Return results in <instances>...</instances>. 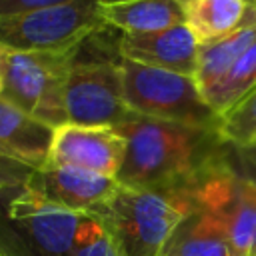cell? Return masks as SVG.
Returning <instances> with one entry per match:
<instances>
[{
  "label": "cell",
  "mask_w": 256,
  "mask_h": 256,
  "mask_svg": "<svg viewBox=\"0 0 256 256\" xmlns=\"http://www.w3.org/2000/svg\"><path fill=\"white\" fill-rule=\"evenodd\" d=\"M118 130L126 138V156L116 176L122 186L194 202L212 182L230 172V144L220 130L140 116Z\"/></svg>",
  "instance_id": "1"
},
{
  "label": "cell",
  "mask_w": 256,
  "mask_h": 256,
  "mask_svg": "<svg viewBox=\"0 0 256 256\" xmlns=\"http://www.w3.org/2000/svg\"><path fill=\"white\" fill-rule=\"evenodd\" d=\"M36 168L4 154L0 150V196L10 190H22Z\"/></svg>",
  "instance_id": "20"
},
{
  "label": "cell",
  "mask_w": 256,
  "mask_h": 256,
  "mask_svg": "<svg viewBox=\"0 0 256 256\" xmlns=\"http://www.w3.org/2000/svg\"><path fill=\"white\" fill-rule=\"evenodd\" d=\"M8 218L34 256H74L76 238L86 214L50 204L22 188L8 206Z\"/></svg>",
  "instance_id": "7"
},
{
  "label": "cell",
  "mask_w": 256,
  "mask_h": 256,
  "mask_svg": "<svg viewBox=\"0 0 256 256\" xmlns=\"http://www.w3.org/2000/svg\"><path fill=\"white\" fill-rule=\"evenodd\" d=\"M68 2H74V0H0V16L34 12V10H42V8L68 4Z\"/></svg>",
  "instance_id": "22"
},
{
  "label": "cell",
  "mask_w": 256,
  "mask_h": 256,
  "mask_svg": "<svg viewBox=\"0 0 256 256\" xmlns=\"http://www.w3.org/2000/svg\"><path fill=\"white\" fill-rule=\"evenodd\" d=\"M68 124L120 128L138 118L126 104L124 76L118 60L76 58L66 86Z\"/></svg>",
  "instance_id": "6"
},
{
  "label": "cell",
  "mask_w": 256,
  "mask_h": 256,
  "mask_svg": "<svg viewBox=\"0 0 256 256\" xmlns=\"http://www.w3.org/2000/svg\"><path fill=\"white\" fill-rule=\"evenodd\" d=\"M6 52H8V50H6V48H4L2 44H0V66H2V62H4V58H6Z\"/></svg>",
  "instance_id": "23"
},
{
  "label": "cell",
  "mask_w": 256,
  "mask_h": 256,
  "mask_svg": "<svg viewBox=\"0 0 256 256\" xmlns=\"http://www.w3.org/2000/svg\"><path fill=\"white\" fill-rule=\"evenodd\" d=\"M102 0H74L24 14L0 16V44L14 52H70L108 28Z\"/></svg>",
  "instance_id": "5"
},
{
  "label": "cell",
  "mask_w": 256,
  "mask_h": 256,
  "mask_svg": "<svg viewBox=\"0 0 256 256\" xmlns=\"http://www.w3.org/2000/svg\"><path fill=\"white\" fill-rule=\"evenodd\" d=\"M196 200L210 202L222 212L230 256H256V186L228 172Z\"/></svg>",
  "instance_id": "11"
},
{
  "label": "cell",
  "mask_w": 256,
  "mask_h": 256,
  "mask_svg": "<svg viewBox=\"0 0 256 256\" xmlns=\"http://www.w3.org/2000/svg\"><path fill=\"white\" fill-rule=\"evenodd\" d=\"M192 204L180 196L120 184L92 216L104 226L118 256H162Z\"/></svg>",
  "instance_id": "2"
},
{
  "label": "cell",
  "mask_w": 256,
  "mask_h": 256,
  "mask_svg": "<svg viewBox=\"0 0 256 256\" xmlns=\"http://www.w3.org/2000/svg\"><path fill=\"white\" fill-rule=\"evenodd\" d=\"M78 56L80 48L70 52L8 50L0 66V96L52 128L68 124L66 86Z\"/></svg>",
  "instance_id": "3"
},
{
  "label": "cell",
  "mask_w": 256,
  "mask_h": 256,
  "mask_svg": "<svg viewBox=\"0 0 256 256\" xmlns=\"http://www.w3.org/2000/svg\"><path fill=\"white\" fill-rule=\"evenodd\" d=\"M220 136L230 146H248L256 140V90L222 116Z\"/></svg>",
  "instance_id": "18"
},
{
  "label": "cell",
  "mask_w": 256,
  "mask_h": 256,
  "mask_svg": "<svg viewBox=\"0 0 256 256\" xmlns=\"http://www.w3.org/2000/svg\"><path fill=\"white\" fill-rule=\"evenodd\" d=\"M246 2H248V4L252 6V8H256V0H246Z\"/></svg>",
  "instance_id": "25"
},
{
  "label": "cell",
  "mask_w": 256,
  "mask_h": 256,
  "mask_svg": "<svg viewBox=\"0 0 256 256\" xmlns=\"http://www.w3.org/2000/svg\"><path fill=\"white\" fill-rule=\"evenodd\" d=\"M254 42H256V22L248 24L224 38L200 44L198 66H196L194 78L204 96L226 76V72L232 68V64Z\"/></svg>",
  "instance_id": "16"
},
{
  "label": "cell",
  "mask_w": 256,
  "mask_h": 256,
  "mask_svg": "<svg viewBox=\"0 0 256 256\" xmlns=\"http://www.w3.org/2000/svg\"><path fill=\"white\" fill-rule=\"evenodd\" d=\"M74 256H118L110 236L94 216H86L82 222L74 246Z\"/></svg>",
  "instance_id": "19"
},
{
  "label": "cell",
  "mask_w": 256,
  "mask_h": 256,
  "mask_svg": "<svg viewBox=\"0 0 256 256\" xmlns=\"http://www.w3.org/2000/svg\"><path fill=\"white\" fill-rule=\"evenodd\" d=\"M162 256H230L222 212L210 202L196 200Z\"/></svg>",
  "instance_id": "12"
},
{
  "label": "cell",
  "mask_w": 256,
  "mask_h": 256,
  "mask_svg": "<svg viewBox=\"0 0 256 256\" xmlns=\"http://www.w3.org/2000/svg\"><path fill=\"white\" fill-rule=\"evenodd\" d=\"M256 90V42L232 64L226 76L204 96L212 110L222 118Z\"/></svg>",
  "instance_id": "17"
},
{
  "label": "cell",
  "mask_w": 256,
  "mask_h": 256,
  "mask_svg": "<svg viewBox=\"0 0 256 256\" xmlns=\"http://www.w3.org/2000/svg\"><path fill=\"white\" fill-rule=\"evenodd\" d=\"M118 186L120 182L110 176L46 164L32 172L24 190L70 212L92 216L110 200Z\"/></svg>",
  "instance_id": "9"
},
{
  "label": "cell",
  "mask_w": 256,
  "mask_h": 256,
  "mask_svg": "<svg viewBox=\"0 0 256 256\" xmlns=\"http://www.w3.org/2000/svg\"><path fill=\"white\" fill-rule=\"evenodd\" d=\"M128 108L150 120L220 130L222 118L206 102L194 76L120 58Z\"/></svg>",
  "instance_id": "4"
},
{
  "label": "cell",
  "mask_w": 256,
  "mask_h": 256,
  "mask_svg": "<svg viewBox=\"0 0 256 256\" xmlns=\"http://www.w3.org/2000/svg\"><path fill=\"white\" fill-rule=\"evenodd\" d=\"M254 142H256V140H254Z\"/></svg>",
  "instance_id": "28"
},
{
  "label": "cell",
  "mask_w": 256,
  "mask_h": 256,
  "mask_svg": "<svg viewBox=\"0 0 256 256\" xmlns=\"http://www.w3.org/2000/svg\"><path fill=\"white\" fill-rule=\"evenodd\" d=\"M198 48L200 42L186 24H178L158 32L120 34L118 40L120 58L186 76L196 74Z\"/></svg>",
  "instance_id": "10"
},
{
  "label": "cell",
  "mask_w": 256,
  "mask_h": 256,
  "mask_svg": "<svg viewBox=\"0 0 256 256\" xmlns=\"http://www.w3.org/2000/svg\"><path fill=\"white\" fill-rule=\"evenodd\" d=\"M104 4H112V2H124V0H102Z\"/></svg>",
  "instance_id": "24"
},
{
  "label": "cell",
  "mask_w": 256,
  "mask_h": 256,
  "mask_svg": "<svg viewBox=\"0 0 256 256\" xmlns=\"http://www.w3.org/2000/svg\"><path fill=\"white\" fill-rule=\"evenodd\" d=\"M0 256H8V254H6V252H4L2 248H0Z\"/></svg>",
  "instance_id": "26"
},
{
  "label": "cell",
  "mask_w": 256,
  "mask_h": 256,
  "mask_svg": "<svg viewBox=\"0 0 256 256\" xmlns=\"http://www.w3.org/2000/svg\"><path fill=\"white\" fill-rule=\"evenodd\" d=\"M124 156L126 138L118 128L64 124L54 132L46 164L116 178Z\"/></svg>",
  "instance_id": "8"
},
{
  "label": "cell",
  "mask_w": 256,
  "mask_h": 256,
  "mask_svg": "<svg viewBox=\"0 0 256 256\" xmlns=\"http://www.w3.org/2000/svg\"><path fill=\"white\" fill-rule=\"evenodd\" d=\"M56 128L38 122L0 96V150L32 168L48 162Z\"/></svg>",
  "instance_id": "13"
},
{
  "label": "cell",
  "mask_w": 256,
  "mask_h": 256,
  "mask_svg": "<svg viewBox=\"0 0 256 256\" xmlns=\"http://www.w3.org/2000/svg\"><path fill=\"white\" fill-rule=\"evenodd\" d=\"M102 16L108 28L122 34L158 32L184 24L182 0H124L102 4Z\"/></svg>",
  "instance_id": "15"
},
{
  "label": "cell",
  "mask_w": 256,
  "mask_h": 256,
  "mask_svg": "<svg viewBox=\"0 0 256 256\" xmlns=\"http://www.w3.org/2000/svg\"><path fill=\"white\" fill-rule=\"evenodd\" d=\"M0 90H2V78H0Z\"/></svg>",
  "instance_id": "27"
},
{
  "label": "cell",
  "mask_w": 256,
  "mask_h": 256,
  "mask_svg": "<svg viewBox=\"0 0 256 256\" xmlns=\"http://www.w3.org/2000/svg\"><path fill=\"white\" fill-rule=\"evenodd\" d=\"M228 166L234 176L256 186V142L248 146H230Z\"/></svg>",
  "instance_id": "21"
},
{
  "label": "cell",
  "mask_w": 256,
  "mask_h": 256,
  "mask_svg": "<svg viewBox=\"0 0 256 256\" xmlns=\"http://www.w3.org/2000/svg\"><path fill=\"white\" fill-rule=\"evenodd\" d=\"M184 24L200 44L224 38L256 22V8L246 0H182Z\"/></svg>",
  "instance_id": "14"
}]
</instances>
